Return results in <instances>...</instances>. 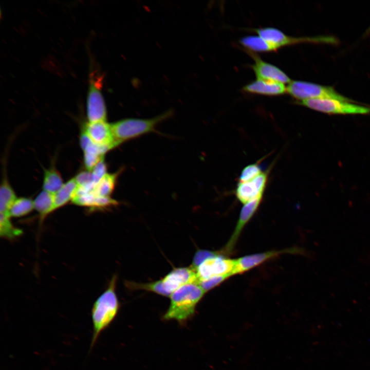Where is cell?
I'll use <instances>...</instances> for the list:
<instances>
[{
	"mask_svg": "<svg viewBox=\"0 0 370 370\" xmlns=\"http://www.w3.org/2000/svg\"><path fill=\"white\" fill-rule=\"evenodd\" d=\"M117 275L113 276L107 289L95 301L91 311L92 334L90 349L96 344L101 332L116 318L120 304L116 292Z\"/></svg>",
	"mask_w": 370,
	"mask_h": 370,
	"instance_id": "1",
	"label": "cell"
},
{
	"mask_svg": "<svg viewBox=\"0 0 370 370\" xmlns=\"http://www.w3.org/2000/svg\"><path fill=\"white\" fill-rule=\"evenodd\" d=\"M205 293L198 283L179 287L171 295L170 304L163 319L177 321L181 325L185 324L193 317L196 306Z\"/></svg>",
	"mask_w": 370,
	"mask_h": 370,
	"instance_id": "2",
	"label": "cell"
},
{
	"mask_svg": "<svg viewBox=\"0 0 370 370\" xmlns=\"http://www.w3.org/2000/svg\"><path fill=\"white\" fill-rule=\"evenodd\" d=\"M169 110L151 119H125L110 124L115 140L123 141L155 131L156 126L172 115Z\"/></svg>",
	"mask_w": 370,
	"mask_h": 370,
	"instance_id": "3",
	"label": "cell"
},
{
	"mask_svg": "<svg viewBox=\"0 0 370 370\" xmlns=\"http://www.w3.org/2000/svg\"><path fill=\"white\" fill-rule=\"evenodd\" d=\"M297 104L324 113L337 115L367 114L370 108L334 98H316L295 101Z\"/></svg>",
	"mask_w": 370,
	"mask_h": 370,
	"instance_id": "4",
	"label": "cell"
},
{
	"mask_svg": "<svg viewBox=\"0 0 370 370\" xmlns=\"http://www.w3.org/2000/svg\"><path fill=\"white\" fill-rule=\"evenodd\" d=\"M287 92L297 101L328 98L353 101L339 94L332 87L303 81L292 80L287 87Z\"/></svg>",
	"mask_w": 370,
	"mask_h": 370,
	"instance_id": "5",
	"label": "cell"
},
{
	"mask_svg": "<svg viewBox=\"0 0 370 370\" xmlns=\"http://www.w3.org/2000/svg\"><path fill=\"white\" fill-rule=\"evenodd\" d=\"M258 35L272 45L277 50L282 47L301 43H323L336 44L337 40L332 36L293 37L273 27L260 28L254 30Z\"/></svg>",
	"mask_w": 370,
	"mask_h": 370,
	"instance_id": "6",
	"label": "cell"
},
{
	"mask_svg": "<svg viewBox=\"0 0 370 370\" xmlns=\"http://www.w3.org/2000/svg\"><path fill=\"white\" fill-rule=\"evenodd\" d=\"M101 86V78L90 75L86 98V115L89 122L106 121L107 110Z\"/></svg>",
	"mask_w": 370,
	"mask_h": 370,
	"instance_id": "7",
	"label": "cell"
},
{
	"mask_svg": "<svg viewBox=\"0 0 370 370\" xmlns=\"http://www.w3.org/2000/svg\"><path fill=\"white\" fill-rule=\"evenodd\" d=\"M236 260L227 258L224 255L208 258L196 269L198 283L201 280L215 276L233 275Z\"/></svg>",
	"mask_w": 370,
	"mask_h": 370,
	"instance_id": "8",
	"label": "cell"
},
{
	"mask_svg": "<svg viewBox=\"0 0 370 370\" xmlns=\"http://www.w3.org/2000/svg\"><path fill=\"white\" fill-rule=\"evenodd\" d=\"M161 280L165 297H171L175 291L184 285L198 283L196 270L191 266L174 268Z\"/></svg>",
	"mask_w": 370,
	"mask_h": 370,
	"instance_id": "9",
	"label": "cell"
},
{
	"mask_svg": "<svg viewBox=\"0 0 370 370\" xmlns=\"http://www.w3.org/2000/svg\"><path fill=\"white\" fill-rule=\"evenodd\" d=\"M303 253L301 249L291 248L272 250L242 256L236 260L233 275L241 274L256 267L264 262L284 253Z\"/></svg>",
	"mask_w": 370,
	"mask_h": 370,
	"instance_id": "10",
	"label": "cell"
},
{
	"mask_svg": "<svg viewBox=\"0 0 370 370\" xmlns=\"http://www.w3.org/2000/svg\"><path fill=\"white\" fill-rule=\"evenodd\" d=\"M267 173L262 172L254 179L246 182H238L235 195L243 204L263 197L267 182Z\"/></svg>",
	"mask_w": 370,
	"mask_h": 370,
	"instance_id": "11",
	"label": "cell"
},
{
	"mask_svg": "<svg viewBox=\"0 0 370 370\" xmlns=\"http://www.w3.org/2000/svg\"><path fill=\"white\" fill-rule=\"evenodd\" d=\"M83 130L95 144L114 148L120 144L114 138L110 124L106 121L87 122Z\"/></svg>",
	"mask_w": 370,
	"mask_h": 370,
	"instance_id": "12",
	"label": "cell"
},
{
	"mask_svg": "<svg viewBox=\"0 0 370 370\" xmlns=\"http://www.w3.org/2000/svg\"><path fill=\"white\" fill-rule=\"evenodd\" d=\"M250 53L254 61L251 68L257 79L272 81L283 84L289 83L291 81L290 78L280 68L263 61L252 51Z\"/></svg>",
	"mask_w": 370,
	"mask_h": 370,
	"instance_id": "13",
	"label": "cell"
},
{
	"mask_svg": "<svg viewBox=\"0 0 370 370\" xmlns=\"http://www.w3.org/2000/svg\"><path fill=\"white\" fill-rule=\"evenodd\" d=\"M262 198L259 197L244 204L233 233L222 250L225 254L230 253L233 250L242 230L257 211Z\"/></svg>",
	"mask_w": 370,
	"mask_h": 370,
	"instance_id": "14",
	"label": "cell"
},
{
	"mask_svg": "<svg viewBox=\"0 0 370 370\" xmlns=\"http://www.w3.org/2000/svg\"><path fill=\"white\" fill-rule=\"evenodd\" d=\"M246 92L266 96H279L287 92L284 84L269 80L257 79L243 87Z\"/></svg>",
	"mask_w": 370,
	"mask_h": 370,
	"instance_id": "15",
	"label": "cell"
},
{
	"mask_svg": "<svg viewBox=\"0 0 370 370\" xmlns=\"http://www.w3.org/2000/svg\"><path fill=\"white\" fill-rule=\"evenodd\" d=\"M78 189V185L72 178L64 183L62 188L54 194L53 211L66 205L72 200Z\"/></svg>",
	"mask_w": 370,
	"mask_h": 370,
	"instance_id": "16",
	"label": "cell"
},
{
	"mask_svg": "<svg viewBox=\"0 0 370 370\" xmlns=\"http://www.w3.org/2000/svg\"><path fill=\"white\" fill-rule=\"evenodd\" d=\"M34 209L39 214L40 223L42 224L45 218L53 212L54 194L42 190L33 200Z\"/></svg>",
	"mask_w": 370,
	"mask_h": 370,
	"instance_id": "17",
	"label": "cell"
},
{
	"mask_svg": "<svg viewBox=\"0 0 370 370\" xmlns=\"http://www.w3.org/2000/svg\"><path fill=\"white\" fill-rule=\"evenodd\" d=\"M64 183L61 174L54 165L44 170L43 190L55 194L62 188Z\"/></svg>",
	"mask_w": 370,
	"mask_h": 370,
	"instance_id": "18",
	"label": "cell"
},
{
	"mask_svg": "<svg viewBox=\"0 0 370 370\" xmlns=\"http://www.w3.org/2000/svg\"><path fill=\"white\" fill-rule=\"evenodd\" d=\"M4 175L0 188V214L10 216L9 210L17 197L5 174Z\"/></svg>",
	"mask_w": 370,
	"mask_h": 370,
	"instance_id": "19",
	"label": "cell"
},
{
	"mask_svg": "<svg viewBox=\"0 0 370 370\" xmlns=\"http://www.w3.org/2000/svg\"><path fill=\"white\" fill-rule=\"evenodd\" d=\"M120 171L114 173H107L95 185L92 192L96 196L110 197L114 191Z\"/></svg>",
	"mask_w": 370,
	"mask_h": 370,
	"instance_id": "20",
	"label": "cell"
},
{
	"mask_svg": "<svg viewBox=\"0 0 370 370\" xmlns=\"http://www.w3.org/2000/svg\"><path fill=\"white\" fill-rule=\"evenodd\" d=\"M239 43L251 51L269 52L276 51L275 47L259 35H248L241 38Z\"/></svg>",
	"mask_w": 370,
	"mask_h": 370,
	"instance_id": "21",
	"label": "cell"
},
{
	"mask_svg": "<svg viewBox=\"0 0 370 370\" xmlns=\"http://www.w3.org/2000/svg\"><path fill=\"white\" fill-rule=\"evenodd\" d=\"M34 209L33 200L27 197L17 198L12 205L9 212L11 217H20L25 216Z\"/></svg>",
	"mask_w": 370,
	"mask_h": 370,
	"instance_id": "22",
	"label": "cell"
},
{
	"mask_svg": "<svg viewBox=\"0 0 370 370\" xmlns=\"http://www.w3.org/2000/svg\"><path fill=\"white\" fill-rule=\"evenodd\" d=\"M23 233V231L14 226L8 215L0 214V236L2 238L12 240Z\"/></svg>",
	"mask_w": 370,
	"mask_h": 370,
	"instance_id": "23",
	"label": "cell"
},
{
	"mask_svg": "<svg viewBox=\"0 0 370 370\" xmlns=\"http://www.w3.org/2000/svg\"><path fill=\"white\" fill-rule=\"evenodd\" d=\"M83 151V162L87 171L91 172L94 168L104 158L99 149L90 145Z\"/></svg>",
	"mask_w": 370,
	"mask_h": 370,
	"instance_id": "24",
	"label": "cell"
},
{
	"mask_svg": "<svg viewBox=\"0 0 370 370\" xmlns=\"http://www.w3.org/2000/svg\"><path fill=\"white\" fill-rule=\"evenodd\" d=\"M262 172L258 164H249L243 169L239 175V182H246L252 180Z\"/></svg>",
	"mask_w": 370,
	"mask_h": 370,
	"instance_id": "25",
	"label": "cell"
},
{
	"mask_svg": "<svg viewBox=\"0 0 370 370\" xmlns=\"http://www.w3.org/2000/svg\"><path fill=\"white\" fill-rule=\"evenodd\" d=\"M223 254H224L222 251L199 250L194 254L191 267L196 270V268L205 260L218 255H224Z\"/></svg>",
	"mask_w": 370,
	"mask_h": 370,
	"instance_id": "26",
	"label": "cell"
},
{
	"mask_svg": "<svg viewBox=\"0 0 370 370\" xmlns=\"http://www.w3.org/2000/svg\"><path fill=\"white\" fill-rule=\"evenodd\" d=\"M231 275H224L213 276L207 279L201 280L198 284L205 292L218 286L230 277Z\"/></svg>",
	"mask_w": 370,
	"mask_h": 370,
	"instance_id": "27",
	"label": "cell"
},
{
	"mask_svg": "<svg viewBox=\"0 0 370 370\" xmlns=\"http://www.w3.org/2000/svg\"><path fill=\"white\" fill-rule=\"evenodd\" d=\"M91 172L93 182L96 184L107 173V166L104 158L94 168Z\"/></svg>",
	"mask_w": 370,
	"mask_h": 370,
	"instance_id": "28",
	"label": "cell"
},
{
	"mask_svg": "<svg viewBox=\"0 0 370 370\" xmlns=\"http://www.w3.org/2000/svg\"><path fill=\"white\" fill-rule=\"evenodd\" d=\"M369 33H370V27L366 30V31L365 33V34L366 35V34H368Z\"/></svg>",
	"mask_w": 370,
	"mask_h": 370,
	"instance_id": "29",
	"label": "cell"
}]
</instances>
